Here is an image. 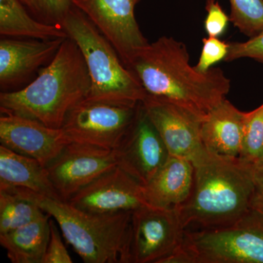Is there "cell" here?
<instances>
[{
  "instance_id": "obj_9",
  "label": "cell",
  "mask_w": 263,
  "mask_h": 263,
  "mask_svg": "<svg viewBox=\"0 0 263 263\" xmlns=\"http://www.w3.org/2000/svg\"><path fill=\"white\" fill-rule=\"evenodd\" d=\"M141 0H72L117 51L128 67L132 60L150 43L135 16Z\"/></svg>"
},
{
  "instance_id": "obj_11",
  "label": "cell",
  "mask_w": 263,
  "mask_h": 263,
  "mask_svg": "<svg viewBox=\"0 0 263 263\" xmlns=\"http://www.w3.org/2000/svg\"><path fill=\"white\" fill-rule=\"evenodd\" d=\"M84 212L113 214L148 205L144 186L119 166L81 189L67 201Z\"/></svg>"
},
{
  "instance_id": "obj_14",
  "label": "cell",
  "mask_w": 263,
  "mask_h": 263,
  "mask_svg": "<svg viewBox=\"0 0 263 263\" xmlns=\"http://www.w3.org/2000/svg\"><path fill=\"white\" fill-rule=\"evenodd\" d=\"M116 151L118 166L143 185L148 183L171 156L143 103L134 125Z\"/></svg>"
},
{
  "instance_id": "obj_27",
  "label": "cell",
  "mask_w": 263,
  "mask_h": 263,
  "mask_svg": "<svg viewBox=\"0 0 263 263\" xmlns=\"http://www.w3.org/2000/svg\"><path fill=\"white\" fill-rule=\"evenodd\" d=\"M206 18L204 27L209 37H221L228 28L230 16L226 14L217 0H206Z\"/></svg>"
},
{
  "instance_id": "obj_18",
  "label": "cell",
  "mask_w": 263,
  "mask_h": 263,
  "mask_svg": "<svg viewBox=\"0 0 263 263\" xmlns=\"http://www.w3.org/2000/svg\"><path fill=\"white\" fill-rule=\"evenodd\" d=\"M12 187L27 189L61 200L52 184L46 166L35 159L0 145V190Z\"/></svg>"
},
{
  "instance_id": "obj_4",
  "label": "cell",
  "mask_w": 263,
  "mask_h": 263,
  "mask_svg": "<svg viewBox=\"0 0 263 263\" xmlns=\"http://www.w3.org/2000/svg\"><path fill=\"white\" fill-rule=\"evenodd\" d=\"M34 202L60 227L65 240L86 263H129L132 212L96 214L84 212L68 202L27 189H6Z\"/></svg>"
},
{
  "instance_id": "obj_17",
  "label": "cell",
  "mask_w": 263,
  "mask_h": 263,
  "mask_svg": "<svg viewBox=\"0 0 263 263\" xmlns=\"http://www.w3.org/2000/svg\"><path fill=\"white\" fill-rule=\"evenodd\" d=\"M193 182L192 161L171 155L148 183L143 185L147 203L160 209H176L187 200Z\"/></svg>"
},
{
  "instance_id": "obj_30",
  "label": "cell",
  "mask_w": 263,
  "mask_h": 263,
  "mask_svg": "<svg viewBox=\"0 0 263 263\" xmlns=\"http://www.w3.org/2000/svg\"><path fill=\"white\" fill-rule=\"evenodd\" d=\"M21 2H22V3H23L24 5H27V7H28L29 8H30L31 4H30V1L29 0H20Z\"/></svg>"
},
{
  "instance_id": "obj_24",
  "label": "cell",
  "mask_w": 263,
  "mask_h": 263,
  "mask_svg": "<svg viewBox=\"0 0 263 263\" xmlns=\"http://www.w3.org/2000/svg\"><path fill=\"white\" fill-rule=\"evenodd\" d=\"M30 10L46 24L61 26L66 15L72 9V0H29Z\"/></svg>"
},
{
  "instance_id": "obj_20",
  "label": "cell",
  "mask_w": 263,
  "mask_h": 263,
  "mask_svg": "<svg viewBox=\"0 0 263 263\" xmlns=\"http://www.w3.org/2000/svg\"><path fill=\"white\" fill-rule=\"evenodd\" d=\"M20 0H0V34L7 37L53 40L68 37L57 24L34 20L27 13Z\"/></svg>"
},
{
  "instance_id": "obj_8",
  "label": "cell",
  "mask_w": 263,
  "mask_h": 263,
  "mask_svg": "<svg viewBox=\"0 0 263 263\" xmlns=\"http://www.w3.org/2000/svg\"><path fill=\"white\" fill-rule=\"evenodd\" d=\"M185 231L176 209L144 205L133 211L129 263H164L182 247Z\"/></svg>"
},
{
  "instance_id": "obj_28",
  "label": "cell",
  "mask_w": 263,
  "mask_h": 263,
  "mask_svg": "<svg viewBox=\"0 0 263 263\" xmlns=\"http://www.w3.org/2000/svg\"><path fill=\"white\" fill-rule=\"evenodd\" d=\"M56 221L50 219V237L43 263H72V259L62 242Z\"/></svg>"
},
{
  "instance_id": "obj_5",
  "label": "cell",
  "mask_w": 263,
  "mask_h": 263,
  "mask_svg": "<svg viewBox=\"0 0 263 263\" xmlns=\"http://www.w3.org/2000/svg\"><path fill=\"white\" fill-rule=\"evenodd\" d=\"M61 27L80 48L87 66L91 89L86 99L130 105L145 100L147 93L138 78L81 10L73 5Z\"/></svg>"
},
{
  "instance_id": "obj_6",
  "label": "cell",
  "mask_w": 263,
  "mask_h": 263,
  "mask_svg": "<svg viewBox=\"0 0 263 263\" xmlns=\"http://www.w3.org/2000/svg\"><path fill=\"white\" fill-rule=\"evenodd\" d=\"M164 263H263V216L251 209L228 226L186 230L182 247Z\"/></svg>"
},
{
  "instance_id": "obj_21",
  "label": "cell",
  "mask_w": 263,
  "mask_h": 263,
  "mask_svg": "<svg viewBox=\"0 0 263 263\" xmlns=\"http://www.w3.org/2000/svg\"><path fill=\"white\" fill-rule=\"evenodd\" d=\"M45 214L34 202L0 190V235L28 224Z\"/></svg>"
},
{
  "instance_id": "obj_1",
  "label": "cell",
  "mask_w": 263,
  "mask_h": 263,
  "mask_svg": "<svg viewBox=\"0 0 263 263\" xmlns=\"http://www.w3.org/2000/svg\"><path fill=\"white\" fill-rule=\"evenodd\" d=\"M138 78L147 95L176 104L204 117L221 103L230 81L219 67L198 72L190 64L184 43L161 37L149 43L127 67Z\"/></svg>"
},
{
  "instance_id": "obj_13",
  "label": "cell",
  "mask_w": 263,
  "mask_h": 263,
  "mask_svg": "<svg viewBox=\"0 0 263 263\" xmlns=\"http://www.w3.org/2000/svg\"><path fill=\"white\" fill-rule=\"evenodd\" d=\"M0 143L10 150L47 166L72 142L62 129L0 110Z\"/></svg>"
},
{
  "instance_id": "obj_16",
  "label": "cell",
  "mask_w": 263,
  "mask_h": 263,
  "mask_svg": "<svg viewBox=\"0 0 263 263\" xmlns=\"http://www.w3.org/2000/svg\"><path fill=\"white\" fill-rule=\"evenodd\" d=\"M245 118L246 112L224 99L202 119L200 137L204 148L223 157H240Z\"/></svg>"
},
{
  "instance_id": "obj_12",
  "label": "cell",
  "mask_w": 263,
  "mask_h": 263,
  "mask_svg": "<svg viewBox=\"0 0 263 263\" xmlns=\"http://www.w3.org/2000/svg\"><path fill=\"white\" fill-rule=\"evenodd\" d=\"M142 103L170 155L192 161L203 149L200 137L203 117L179 105L149 95H146Z\"/></svg>"
},
{
  "instance_id": "obj_26",
  "label": "cell",
  "mask_w": 263,
  "mask_h": 263,
  "mask_svg": "<svg viewBox=\"0 0 263 263\" xmlns=\"http://www.w3.org/2000/svg\"><path fill=\"white\" fill-rule=\"evenodd\" d=\"M241 58L253 59L263 64V32L246 42L229 43L224 61L232 62Z\"/></svg>"
},
{
  "instance_id": "obj_7",
  "label": "cell",
  "mask_w": 263,
  "mask_h": 263,
  "mask_svg": "<svg viewBox=\"0 0 263 263\" xmlns=\"http://www.w3.org/2000/svg\"><path fill=\"white\" fill-rule=\"evenodd\" d=\"M137 105L85 99L71 109L62 129L72 141L116 151L139 115Z\"/></svg>"
},
{
  "instance_id": "obj_15",
  "label": "cell",
  "mask_w": 263,
  "mask_h": 263,
  "mask_svg": "<svg viewBox=\"0 0 263 263\" xmlns=\"http://www.w3.org/2000/svg\"><path fill=\"white\" fill-rule=\"evenodd\" d=\"M65 38L53 40L0 41V86L2 90L15 87L51 60Z\"/></svg>"
},
{
  "instance_id": "obj_25",
  "label": "cell",
  "mask_w": 263,
  "mask_h": 263,
  "mask_svg": "<svg viewBox=\"0 0 263 263\" xmlns=\"http://www.w3.org/2000/svg\"><path fill=\"white\" fill-rule=\"evenodd\" d=\"M201 53L198 63L194 66L198 72L205 73L213 65L226 60L229 49V43L221 41L218 37H206L202 39Z\"/></svg>"
},
{
  "instance_id": "obj_22",
  "label": "cell",
  "mask_w": 263,
  "mask_h": 263,
  "mask_svg": "<svg viewBox=\"0 0 263 263\" xmlns=\"http://www.w3.org/2000/svg\"><path fill=\"white\" fill-rule=\"evenodd\" d=\"M230 21L247 37L263 32V0H229Z\"/></svg>"
},
{
  "instance_id": "obj_10",
  "label": "cell",
  "mask_w": 263,
  "mask_h": 263,
  "mask_svg": "<svg viewBox=\"0 0 263 263\" xmlns=\"http://www.w3.org/2000/svg\"><path fill=\"white\" fill-rule=\"evenodd\" d=\"M117 166V151L72 141L46 168L59 196L67 202L81 189Z\"/></svg>"
},
{
  "instance_id": "obj_29",
  "label": "cell",
  "mask_w": 263,
  "mask_h": 263,
  "mask_svg": "<svg viewBox=\"0 0 263 263\" xmlns=\"http://www.w3.org/2000/svg\"><path fill=\"white\" fill-rule=\"evenodd\" d=\"M250 209L263 216V160L254 163V186Z\"/></svg>"
},
{
  "instance_id": "obj_2",
  "label": "cell",
  "mask_w": 263,
  "mask_h": 263,
  "mask_svg": "<svg viewBox=\"0 0 263 263\" xmlns=\"http://www.w3.org/2000/svg\"><path fill=\"white\" fill-rule=\"evenodd\" d=\"M192 162L191 193L176 209L185 230L222 228L251 210L254 163L240 157L215 155L205 148Z\"/></svg>"
},
{
  "instance_id": "obj_3",
  "label": "cell",
  "mask_w": 263,
  "mask_h": 263,
  "mask_svg": "<svg viewBox=\"0 0 263 263\" xmlns=\"http://www.w3.org/2000/svg\"><path fill=\"white\" fill-rule=\"evenodd\" d=\"M90 89L91 79L82 53L67 37L30 84L1 92L0 110L61 129L71 109L87 98Z\"/></svg>"
},
{
  "instance_id": "obj_19",
  "label": "cell",
  "mask_w": 263,
  "mask_h": 263,
  "mask_svg": "<svg viewBox=\"0 0 263 263\" xmlns=\"http://www.w3.org/2000/svg\"><path fill=\"white\" fill-rule=\"evenodd\" d=\"M46 214L32 222L0 235V245L12 263H43L50 237Z\"/></svg>"
},
{
  "instance_id": "obj_23",
  "label": "cell",
  "mask_w": 263,
  "mask_h": 263,
  "mask_svg": "<svg viewBox=\"0 0 263 263\" xmlns=\"http://www.w3.org/2000/svg\"><path fill=\"white\" fill-rule=\"evenodd\" d=\"M240 157L252 163L263 160V104L252 111L246 112Z\"/></svg>"
}]
</instances>
